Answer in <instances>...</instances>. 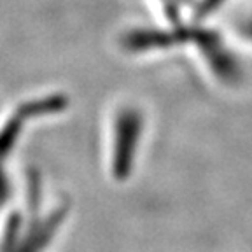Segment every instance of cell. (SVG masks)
Masks as SVG:
<instances>
[{
	"label": "cell",
	"mask_w": 252,
	"mask_h": 252,
	"mask_svg": "<svg viewBox=\"0 0 252 252\" xmlns=\"http://www.w3.org/2000/svg\"><path fill=\"white\" fill-rule=\"evenodd\" d=\"M251 32H252V25H251Z\"/></svg>",
	"instance_id": "obj_2"
},
{
	"label": "cell",
	"mask_w": 252,
	"mask_h": 252,
	"mask_svg": "<svg viewBox=\"0 0 252 252\" xmlns=\"http://www.w3.org/2000/svg\"><path fill=\"white\" fill-rule=\"evenodd\" d=\"M135 137H137V125L130 123L128 119L119 125L118 133V146H116L114 156V173L116 177H126L131 170L135 153Z\"/></svg>",
	"instance_id": "obj_1"
}]
</instances>
